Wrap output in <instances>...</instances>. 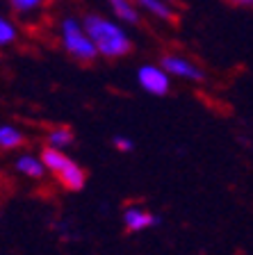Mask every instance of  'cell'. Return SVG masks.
Here are the masks:
<instances>
[{"mask_svg":"<svg viewBox=\"0 0 253 255\" xmlns=\"http://www.w3.org/2000/svg\"><path fill=\"white\" fill-rule=\"evenodd\" d=\"M82 25L89 32L91 41H94L98 57L105 59H121L130 55L132 50V39L128 30L116 21L114 16H103L98 11H89L82 16Z\"/></svg>","mask_w":253,"mask_h":255,"instance_id":"obj_1","label":"cell"},{"mask_svg":"<svg viewBox=\"0 0 253 255\" xmlns=\"http://www.w3.org/2000/svg\"><path fill=\"white\" fill-rule=\"evenodd\" d=\"M57 37L59 46L71 59L80 64H91L98 59V50H96L94 41H91L89 32L84 30L82 18L75 16H64L57 25Z\"/></svg>","mask_w":253,"mask_h":255,"instance_id":"obj_2","label":"cell"},{"mask_svg":"<svg viewBox=\"0 0 253 255\" xmlns=\"http://www.w3.org/2000/svg\"><path fill=\"white\" fill-rule=\"evenodd\" d=\"M160 66L167 71L171 78L185 80V82H194V85H201L206 82V71L201 69L194 59H190L183 53H164L160 57Z\"/></svg>","mask_w":253,"mask_h":255,"instance_id":"obj_3","label":"cell"},{"mask_svg":"<svg viewBox=\"0 0 253 255\" xmlns=\"http://www.w3.org/2000/svg\"><path fill=\"white\" fill-rule=\"evenodd\" d=\"M171 75L160 66V64H142L137 69V85L142 91H146L148 96H167L171 91Z\"/></svg>","mask_w":253,"mask_h":255,"instance_id":"obj_4","label":"cell"},{"mask_svg":"<svg viewBox=\"0 0 253 255\" xmlns=\"http://www.w3.org/2000/svg\"><path fill=\"white\" fill-rule=\"evenodd\" d=\"M121 219H123V228H126L128 233H144V230H151L160 223L158 214H153L151 210H146V207H142V205L126 207Z\"/></svg>","mask_w":253,"mask_h":255,"instance_id":"obj_5","label":"cell"},{"mask_svg":"<svg viewBox=\"0 0 253 255\" xmlns=\"http://www.w3.org/2000/svg\"><path fill=\"white\" fill-rule=\"evenodd\" d=\"M132 2L142 9V14L146 11L148 16H153L162 23H174L178 18L176 2H169V0H132Z\"/></svg>","mask_w":253,"mask_h":255,"instance_id":"obj_6","label":"cell"},{"mask_svg":"<svg viewBox=\"0 0 253 255\" xmlns=\"http://www.w3.org/2000/svg\"><path fill=\"white\" fill-rule=\"evenodd\" d=\"M105 5L110 7L112 16L119 23H128V25H139L142 23V9L132 0H105Z\"/></svg>","mask_w":253,"mask_h":255,"instance_id":"obj_7","label":"cell"},{"mask_svg":"<svg viewBox=\"0 0 253 255\" xmlns=\"http://www.w3.org/2000/svg\"><path fill=\"white\" fill-rule=\"evenodd\" d=\"M55 178H57L59 185L66 191H82L84 185H87V171H84L78 162H73V159H71L69 164L64 166Z\"/></svg>","mask_w":253,"mask_h":255,"instance_id":"obj_8","label":"cell"},{"mask_svg":"<svg viewBox=\"0 0 253 255\" xmlns=\"http://www.w3.org/2000/svg\"><path fill=\"white\" fill-rule=\"evenodd\" d=\"M14 169L21 175L30 178V180H41L43 175L48 173L46 166H43L41 155H32V153H21L14 162Z\"/></svg>","mask_w":253,"mask_h":255,"instance_id":"obj_9","label":"cell"},{"mask_svg":"<svg viewBox=\"0 0 253 255\" xmlns=\"http://www.w3.org/2000/svg\"><path fill=\"white\" fill-rule=\"evenodd\" d=\"M25 143V134L21 128L11 123H0V150H16Z\"/></svg>","mask_w":253,"mask_h":255,"instance_id":"obj_10","label":"cell"},{"mask_svg":"<svg viewBox=\"0 0 253 255\" xmlns=\"http://www.w3.org/2000/svg\"><path fill=\"white\" fill-rule=\"evenodd\" d=\"M41 159H43V166H46V171H48V173H53V175H57L59 171H62L64 166L71 162V157L64 153V150L53 148V146H43Z\"/></svg>","mask_w":253,"mask_h":255,"instance_id":"obj_11","label":"cell"},{"mask_svg":"<svg viewBox=\"0 0 253 255\" xmlns=\"http://www.w3.org/2000/svg\"><path fill=\"white\" fill-rule=\"evenodd\" d=\"M73 141H75V134L66 126H55L46 134V146H53V148H59V150H66L69 146H73Z\"/></svg>","mask_w":253,"mask_h":255,"instance_id":"obj_12","label":"cell"},{"mask_svg":"<svg viewBox=\"0 0 253 255\" xmlns=\"http://www.w3.org/2000/svg\"><path fill=\"white\" fill-rule=\"evenodd\" d=\"M18 41V25L5 14H0V48H7Z\"/></svg>","mask_w":253,"mask_h":255,"instance_id":"obj_13","label":"cell"},{"mask_svg":"<svg viewBox=\"0 0 253 255\" xmlns=\"http://www.w3.org/2000/svg\"><path fill=\"white\" fill-rule=\"evenodd\" d=\"M48 0H9V7L18 16H34L46 7Z\"/></svg>","mask_w":253,"mask_h":255,"instance_id":"obj_14","label":"cell"},{"mask_svg":"<svg viewBox=\"0 0 253 255\" xmlns=\"http://www.w3.org/2000/svg\"><path fill=\"white\" fill-rule=\"evenodd\" d=\"M112 146H114L119 153H130L132 148H135V141H132L130 137H123V134H116L114 139H112Z\"/></svg>","mask_w":253,"mask_h":255,"instance_id":"obj_15","label":"cell"},{"mask_svg":"<svg viewBox=\"0 0 253 255\" xmlns=\"http://www.w3.org/2000/svg\"><path fill=\"white\" fill-rule=\"evenodd\" d=\"M226 2H231L235 7H253V0H226Z\"/></svg>","mask_w":253,"mask_h":255,"instance_id":"obj_16","label":"cell"},{"mask_svg":"<svg viewBox=\"0 0 253 255\" xmlns=\"http://www.w3.org/2000/svg\"><path fill=\"white\" fill-rule=\"evenodd\" d=\"M169 2H178V0H169Z\"/></svg>","mask_w":253,"mask_h":255,"instance_id":"obj_17","label":"cell"}]
</instances>
